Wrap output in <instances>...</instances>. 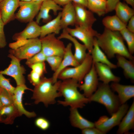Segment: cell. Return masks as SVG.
Returning a JSON list of instances; mask_svg holds the SVG:
<instances>
[{"label":"cell","instance_id":"35","mask_svg":"<svg viewBox=\"0 0 134 134\" xmlns=\"http://www.w3.org/2000/svg\"><path fill=\"white\" fill-rule=\"evenodd\" d=\"M46 57L41 51L30 58L27 59L25 64L29 67L35 63L45 62L46 61Z\"/></svg>","mask_w":134,"mask_h":134},{"label":"cell","instance_id":"36","mask_svg":"<svg viewBox=\"0 0 134 134\" xmlns=\"http://www.w3.org/2000/svg\"><path fill=\"white\" fill-rule=\"evenodd\" d=\"M0 87L5 89L13 96L15 87L10 84L9 79L5 78L3 74L0 73Z\"/></svg>","mask_w":134,"mask_h":134},{"label":"cell","instance_id":"26","mask_svg":"<svg viewBox=\"0 0 134 134\" xmlns=\"http://www.w3.org/2000/svg\"><path fill=\"white\" fill-rule=\"evenodd\" d=\"M61 17V12H60L56 17L41 26L40 38L48 34H56L60 33L62 29L60 23Z\"/></svg>","mask_w":134,"mask_h":134},{"label":"cell","instance_id":"33","mask_svg":"<svg viewBox=\"0 0 134 134\" xmlns=\"http://www.w3.org/2000/svg\"><path fill=\"white\" fill-rule=\"evenodd\" d=\"M0 100L2 106L14 104L13 95L5 89L0 87Z\"/></svg>","mask_w":134,"mask_h":134},{"label":"cell","instance_id":"2","mask_svg":"<svg viewBox=\"0 0 134 134\" xmlns=\"http://www.w3.org/2000/svg\"><path fill=\"white\" fill-rule=\"evenodd\" d=\"M61 81L60 80L53 83L52 77L42 76L39 83L34 86L32 91L31 99L34 100V103L37 104L42 102L47 107L55 103L56 99L62 96L58 91Z\"/></svg>","mask_w":134,"mask_h":134},{"label":"cell","instance_id":"11","mask_svg":"<svg viewBox=\"0 0 134 134\" xmlns=\"http://www.w3.org/2000/svg\"><path fill=\"white\" fill-rule=\"evenodd\" d=\"M8 56L11 59L10 63L7 68L0 71V73L13 78L17 86L25 84L26 80L24 75L26 73V69L21 65V61L10 54Z\"/></svg>","mask_w":134,"mask_h":134},{"label":"cell","instance_id":"27","mask_svg":"<svg viewBox=\"0 0 134 134\" xmlns=\"http://www.w3.org/2000/svg\"><path fill=\"white\" fill-rule=\"evenodd\" d=\"M91 55L92 58L93 63H100L108 65L111 69H115L117 67L116 65L112 63L109 61L106 54L99 47L96 37L94 39Z\"/></svg>","mask_w":134,"mask_h":134},{"label":"cell","instance_id":"48","mask_svg":"<svg viewBox=\"0 0 134 134\" xmlns=\"http://www.w3.org/2000/svg\"><path fill=\"white\" fill-rule=\"evenodd\" d=\"M20 1H29L32 0H19Z\"/></svg>","mask_w":134,"mask_h":134},{"label":"cell","instance_id":"47","mask_svg":"<svg viewBox=\"0 0 134 134\" xmlns=\"http://www.w3.org/2000/svg\"><path fill=\"white\" fill-rule=\"evenodd\" d=\"M45 0H32L31 1H35L38 2H42L43 1Z\"/></svg>","mask_w":134,"mask_h":134},{"label":"cell","instance_id":"6","mask_svg":"<svg viewBox=\"0 0 134 134\" xmlns=\"http://www.w3.org/2000/svg\"><path fill=\"white\" fill-rule=\"evenodd\" d=\"M129 107L127 103L121 104L118 110L109 118L103 116L94 123L95 127L105 134L114 127L119 125L127 113Z\"/></svg>","mask_w":134,"mask_h":134},{"label":"cell","instance_id":"50","mask_svg":"<svg viewBox=\"0 0 134 134\" xmlns=\"http://www.w3.org/2000/svg\"><path fill=\"white\" fill-rule=\"evenodd\" d=\"M2 107V105L0 100V108H1Z\"/></svg>","mask_w":134,"mask_h":134},{"label":"cell","instance_id":"44","mask_svg":"<svg viewBox=\"0 0 134 134\" xmlns=\"http://www.w3.org/2000/svg\"><path fill=\"white\" fill-rule=\"evenodd\" d=\"M58 5L61 6H64L72 2V0H53Z\"/></svg>","mask_w":134,"mask_h":134},{"label":"cell","instance_id":"38","mask_svg":"<svg viewBox=\"0 0 134 134\" xmlns=\"http://www.w3.org/2000/svg\"><path fill=\"white\" fill-rule=\"evenodd\" d=\"M32 70L38 73L41 76H43L44 74L46 72L45 62L38 63L31 65L29 66Z\"/></svg>","mask_w":134,"mask_h":134},{"label":"cell","instance_id":"51","mask_svg":"<svg viewBox=\"0 0 134 134\" xmlns=\"http://www.w3.org/2000/svg\"><path fill=\"white\" fill-rule=\"evenodd\" d=\"M102 1H106V0H100Z\"/></svg>","mask_w":134,"mask_h":134},{"label":"cell","instance_id":"12","mask_svg":"<svg viewBox=\"0 0 134 134\" xmlns=\"http://www.w3.org/2000/svg\"><path fill=\"white\" fill-rule=\"evenodd\" d=\"M83 80L84 82L79 84L78 88L80 91H83V94L86 97L89 98L96 91L99 84L98 76L93 63Z\"/></svg>","mask_w":134,"mask_h":134},{"label":"cell","instance_id":"28","mask_svg":"<svg viewBox=\"0 0 134 134\" xmlns=\"http://www.w3.org/2000/svg\"><path fill=\"white\" fill-rule=\"evenodd\" d=\"M117 60L116 66L121 68L123 70V74L127 78L130 79L132 81H134V61L127 60L124 57L116 55Z\"/></svg>","mask_w":134,"mask_h":134},{"label":"cell","instance_id":"13","mask_svg":"<svg viewBox=\"0 0 134 134\" xmlns=\"http://www.w3.org/2000/svg\"><path fill=\"white\" fill-rule=\"evenodd\" d=\"M72 3L75 11V25L87 28L92 27L93 25L97 20L93 13L87 9L86 7Z\"/></svg>","mask_w":134,"mask_h":134},{"label":"cell","instance_id":"41","mask_svg":"<svg viewBox=\"0 0 134 134\" xmlns=\"http://www.w3.org/2000/svg\"><path fill=\"white\" fill-rule=\"evenodd\" d=\"M83 134H104L95 127H89L81 130Z\"/></svg>","mask_w":134,"mask_h":134},{"label":"cell","instance_id":"1","mask_svg":"<svg viewBox=\"0 0 134 134\" xmlns=\"http://www.w3.org/2000/svg\"><path fill=\"white\" fill-rule=\"evenodd\" d=\"M96 38L98 45L108 59L119 55L134 61V57L129 52L119 32L105 28L103 33H99Z\"/></svg>","mask_w":134,"mask_h":134},{"label":"cell","instance_id":"45","mask_svg":"<svg viewBox=\"0 0 134 134\" xmlns=\"http://www.w3.org/2000/svg\"><path fill=\"white\" fill-rule=\"evenodd\" d=\"M72 2L87 8L88 0H72Z\"/></svg>","mask_w":134,"mask_h":134},{"label":"cell","instance_id":"21","mask_svg":"<svg viewBox=\"0 0 134 134\" xmlns=\"http://www.w3.org/2000/svg\"><path fill=\"white\" fill-rule=\"evenodd\" d=\"M112 90L118 94V96L121 104L126 103L134 97V86L123 85L119 82H113L110 85Z\"/></svg>","mask_w":134,"mask_h":134},{"label":"cell","instance_id":"3","mask_svg":"<svg viewBox=\"0 0 134 134\" xmlns=\"http://www.w3.org/2000/svg\"><path fill=\"white\" fill-rule=\"evenodd\" d=\"M79 84L76 80L68 79L62 80L58 91L64 98V101L58 100L59 104L70 108H82L89 102V99L78 91Z\"/></svg>","mask_w":134,"mask_h":134},{"label":"cell","instance_id":"16","mask_svg":"<svg viewBox=\"0 0 134 134\" xmlns=\"http://www.w3.org/2000/svg\"><path fill=\"white\" fill-rule=\"evenodd\" d=\"M72 44L70 43L68 44L66 46L62 60L58 68L54 72L52 77L53 83L58 81L59 74L64 69L69 66L75 67L80 64L76 60L72 53Z\"/></svg>","mask_w":134,"mask_h":134},{"label":"cell","instance_id":"42","mask_svg":"<svg viewBox=\"0 0 134 134\" xmlns=\"http://www.w3.org/2000/svg\"><path fill=\"white\" fill-rule=\"evenodd\" d=\"M120 0H106L107 13L114 10L115 8Z\"/></svg>","mask_w":134,"mask_h":134},{"label":"cell","instance_id":"9","mask_svg":"<svg viewBox=\"0 0 134 134\" xmlns=\"http://www.w3.org/2000/svg\"><path fill=\"white\" fill-rule=\"evenodd\" d=\"M71 35L81 41L86 46L88 53L91 54L95 38L99 34L92 28L75 25V28L68 27L65 29Z\"/></svg>","mask_w":134,"mask_h":134},{"label":"cell","instance_id":"24","mask_svg":"<svg viewBox=\"0 0 134 134\" xmlns=\"http://www.w3.org/2000/svg\"><path fill=\"white\" fill-rule=\"evenodd\" d=\"M120 124L117 131L118 134H126L134 128V101L133 102Z\"/></svg>","mask_w":134,"mask_h":134},{"label":"cell","instance_id":"30","mask_svg":"<svg viewBox=\"0 0 134 134\" xmlns=\"http://www.w3.org/2000/svg\"><path fill=\"white\" fill-rule=\"evenodd\" d=\"M102 22L105 28L112 31L120 32L126 27L127 25L115 15L105 17Z\"/></svg>","mask_w":134,"mask_h":134},{"label":"cell","instance_id":"49","mask_svg":"<svg viewBox=\"0 0 134 134\" xmlns=\"http://www.w3.org/2000/svg\"><path fill=\"white\" fill-rule=\"evenodd\" d=\"M0 124L1 123V115L0 114Z\"/></svg>","mask_w":134,"mask_h":134},{"label":"cell","instance_id":"34","mask_svg":"<svg viewBox=\"0 0 134 134\" xmlns=\"http://www.w3.org/2000/svg\"><path fill=\"white\" fill-rule=\"evenodd\" d=\"M63 58L58 56H51L46 57L45 61L48 63L51 70L54 72L59 67Z\"/></svg>","mask_w":134,"mask_h":134},{"label":"cell","instance_id":"15","mask_svg":"<svg viewBox=\"0 0 134 134\" xmlns=\"http://www.w3.org/2000/svg\"><path fill=\"white\" fill-rule=\"evenodd\" d=\"M19 0H4L0 2V13L5 25L15 19V12L19 6Z\"/></svg>","mask_w":134,"mask_h":134},{"label":"cell","instance_id":"32","mask_svg":"<svg viewBox=\"0 0 134 134\" xmlns=\"http://www.w3.org/2000/svg\"><path fill=\"white\" fill-rule=\"evenodd\" d=\"M119 32L127 43L129 52L132 55L134 53V33L129 31L126 28Z\"/></svg>","mask_w":134,"mask_h":134},{"label":"cell","instance_id":"22","mask_svg":"<svg viewBox=\"0 0 134 134\" xmlns=\"http://www.w3.org/2000/svg\"><path fill=\"white\" fill-rule=\"evenodd\" d=\"M76 13L74 5L71 2L64 6L61 12L60 23L62 29L76 25Z\"/></svg>","mask_w":134,"mask_h":134},{"label":"cell","instance_id":"10","mask_svg":"<svg viewBox=\"0 0 134 134\" xmlns=\"http://www.w3.org/2000/svg\"><path fill=\"white\" fill-rule=\"evenodd\" d=\"M42 3L33 1H20V8L15 14V19L25 23L33 20L39 12Z\"/></svg>","mask_w":134,"mask_h":134},{"label":"cell","instance_id":"19","mask_svg":"<svg viewBox=\"0 0 134 134\" xmlns=\"http://www.w3.org/2000/svg\"><path fill=\"white\" fill-rule=\"evenodd\" d=\"M33 90L28 88L25 84L17 85L15 88L13 96L14 103L22 115H24L29 118L34 117L36 114L34 112H30L26 110L22 103V98L25 91L29 90L32 91Z\"/></svg>","mask_w":134,"mask_h":134},{"label":"cell","instance_id":"7","mask_svg":"<svg viewBox=\"0 0 134 134\" xmlns=\"http://www.w3.org/2000/svg\"><path fill=\"white\" fill-rule=\"evenodd\" d=\"M41 50L40 39L37 37L27 40L17 48L10 49L9 52L21 61L30 58Z\"/></svg>","mask_w":134,"mask_h":134},{"label":"cell","instance_id":"8","mask_svg":"<svg viewBox=\"0 0 134 134\" xmlns=\"http://www.w3.org/2000/svg\"><path fill=\"white\" fill-rule=\"evenodd\" d=\"M51 34L40 38L41 44V51L46 57L58 56L63 57L66 46L63 41Z\"/></svg>","mask_w":134,"mask_h":134},{"label":"cell","instance_id":"40","mask_svg":"<svg viewBox=\"0 0 134 134\" xmlns=\"http://www.w3.org/2000/svg\"><path fill=\"white\" fill-rule=\"evenodd\" d=\"M5 25L1 17L0 13V48L4 47L7 44V42L4 31Z\"/></svg>","mask_w":134,"mask_h":134},{"label":"cell","instance_id":"46","mask_svg":"<svg viewBox=\"0 0 134 134\" xmlns=\"http://www.w3.org/2000/svg\"><path fill=\"white\" fill-rule=\"evenodd\" d=\"M128 5L131 6L134 9V0H123Z\"/></svg>","mask_w":134,"mask_h":134},{"label":"cell","instance_id":"17","mask_svg":"<svg viewBox=\"0 0 134 134\" xmlns=\"http://www.w3.org/2000/svg\"><path fill=\"white\" fill-rule=\"evenodd\" d=\"M41 32V26L33 20L29 23L23 31L15 34L12 39L16 41H21L36 38L40 36Z\"/></svg>","mask_w":134,"mask_h":134},{"label":"cell","instance_id":"14","mask_svg":"<svg viewBox=\"0 0 134 134\" xmlns=\"http://www.w3.org/2000/svg\"><path fill=\"white\" fill-rule=\"evenodd\" d=\"M62 8L53 0H45L41 3L39 12L36 16V21L38 24L41 20L47 23L52 20V16L49 13L52 11L55 15L58 12L62 10Z\"/></svg>","mask_w":134,"mask_h":134},{"label":"cell","instance_id":"25","mask_svg":"<svg viewBox=\"0 0 134 134\" xmlns=\"http://www.w3.org/2000/svg\"><path fill=\"white\" fill-rule=\"evenodd\" d=\"M0 114L1 123L7 125L12 124L16 118L22 115L14 104L2 106Z\"/></svg>","mask_w":134,"mask_h":134},{"label":"cell","instance_id":"29","mask_svg":"<svg viewBox=\"0 0 134 134\" xmlns=\"http://www.w3.org/2000/svg\"><path fill=\"white\" fill-rule=\"evenodd\" d=\"M114 10L115 15L126 25L129 19L134 15V9L126 3L120 1L116 5Z\"/></svg>","mask_w":134,"mask_h":134},{"label":"cell","instance_id":"31","mask_svg":"<svg viewBox=\"0 0 134 134\" xmlns=\"http://www.w3.org/2000/svg\"><path fill=\"white\" fill-rule=\"evenodd\" d=\"M87 8L99 16L107 13L106 1L100 0H88Z\"/></svg>","mask_w":134,"mask_h":134},{"label":"cell","instance_id":"23","mask_svg":"<svg viewBox=\"0 0 134 134\" xmlns=\"http://www.w3.org/2000/svg\"><path fill=\"white\" fill-rule=\"evenodd\" d=\"M70 111L69 120L72 126L81 130L88 128L95 127L94 123L83 117L79 113L77 108H70Z\"/></svg>","mask_w":134,"mask_h":134},{"label":"cell","instance_id":"18","mask_svg":"<svg viewBox=\"0 0 134 134\" xmlns=\"http://www.w3.org/2000/svg\"><path fill=\"white\" fill-rule=\"evenodd\" d=\"M57 38L60 39H67L71 41L74 47V56L75 58L79 64L83 61L87 53H86L87 48L85 45L80 43L77 39L70 35L65 29H63L62 33Z\"/></svg>","mask_w":134,"mask_h":134},{"label":"cell","instance_id":"20","mask_svg":"<svg viewBox=\"0 0 134 134\" xmlns=\"http://www.w3.org/2000/svg\"><path fill=\"white\" fill-rule=\"evenodd\" d=\"M93 63L99 80L107 84L111 82H119L120 81V78L114 75L111 70V68L108 65L99 62Z\"/></svg>","mask_w":134,"mask_h":134},{"label":"cell","instance_id":"52","mask_svg":"<svg viewBox=\"0 0 134 134\" xmlns=\"http://www.w3.org/2000/svg\"><path fill=\"white\" fill-rule=\"evenodd\" d=\"M0 0V2L3 0Z\"/></svg>","mask_w":134,"mask_h":134},{"label":"cell","instance_id":"39","mask_svg":"<svg viewBox=\"0 0 134 134\" xmlns=\"http://www.w3.org/2000/svg\"><path fill=\"white\" fill-rule=\"evenodd\" d=\"M42 77L38 73L32 70L28 75V78L30 83L34 86L39 83Z\"/></svg>","mask_w":134,"mask_h":134},{"label":"cell","instance_id":"5","mask_svg":"<svg viewBox=\"0 0 134 134\" xmlns=\"http://www.w3.org/2000/svg\"><path fill=\"white\" fill-rule=\"evenodd\" d=\"M92 64V56L88 53L84 60L79 65L75 67H67L62 70L59 74L58 79L62 80L72 79L81 84L84 77L90 70Z\"/></svg>","mask_w":134,"mask_h":134},{"label":"cell","instance_id":"4","mask_svg":"<svg viewBox=\"0 0 134 134\" xmlns=\"http://www.w3.org/2000/svg\"><path fill=\"white\" fill-rule=\"evenodd\" d=\"M89 99V102H95L104 105L111 115L121 105L118 96L115 94L109 84L99 83L96 91Z\"/></svg>","mask_w":134,"mask_h":134},{"label":"cell","instance_id":"43","mask_svg":"<svg viewBox=\"0 0 134 134\" xmlns=\"http://www.w3.org/2000/svg\"><path fill=\"white\" fill-rule=\"evenodd\" d=\"M126 28L130 31L134 33V15L128 21Z\"/></svg>","mask_w":134,"mask_h":134},{"label":"cell","instance_id":"37","mask_svg":"<svg viewBox=\"0 0 134 134\" xmlns=\"http://www.w3.org/2000/svg\"><path fill=\"white\" fill-rule=\"evenodd\" d=\"M35 126L40 129L45 131L48 129L50 126L49 121L43 117H39L36 119L34 121Z\"/></svg>","mask_w":134,"mask_h":134}]
</instances>
